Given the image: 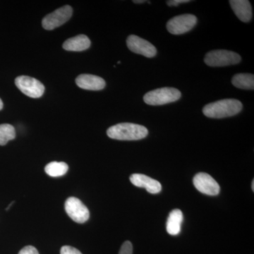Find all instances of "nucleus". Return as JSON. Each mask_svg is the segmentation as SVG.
Segmentation results:
<instances>
[{
	"label": "nucleus",
	"instance_id": "1",
	"mask_svg": "<svg viewBox=\"0 0 254 254\" xmlns=\"http://www.w3.org/2000/svg\"><path fill=\"white\" fill-rule=\"evenodd\" d=\"M107 134L110 138L120 141H137L143 139L148 134L145 127L133 123H120L110 127Z\"/></svg>",
	"mask_w": 254,
	"mask_h": 254
},
{
	"label": "nucleus",
	"instance_id": "2",
	"mask_svg": "<svg viewBox=\"0 0 254 254\" xmlns=\"http://www.w3.org/2000/svg\"><path fill=\"white\" fill-rule=\"evenodd\" d=\"M242 110V104L240 100L223 99L205 105L203 113L207 118L222 119L236 115Z\"/></svg>",
	"mask_w": 254,
	"mask_h": 254
},
{
	"label": "nucleus",
	"instance_id": "3",
	"mask_svg": "<svg viewBox=\"0 0 254 254\" xmlns=\"http://www.w3.org/2000/svg\"><path fill=\"white\" fill-rule=\"evenodd\" d=\"M181 96V92L177 88L165 87L148 92L143 96V101L147 105H163L176 102Z\"/></svg>",
	"mask_w": 254,
	"mask_h": 254
},
{
	"label": "nucleus",
	"instance_id": "4",
	"mask_svg": "<svg viewBox=\"0 0 254 254\" xmlns=\"http://www.w3.org/2000/svg\"><path fill=\"white\" fill-rule=\"evenodd\" d=\"M240 55L234 52L225 50H217L209 52L205 55L204 63L209 66L219 67L237 64L241 62Z\"/></svg>",
	"mask_w": 254,
	"mask_h": 254
},
{
	"label": "nucleus",
	"instance_id": "5",
	"mask_svg": "<svg viewBox=\"0 0 254 254\" xmlns=\"http://www.w3.org/2000/svg\"><path fill=\"white\" fill-rule=\"evenodd\" d=\"M15 84L23 94L32 98H41L45 86L41 81L28 76H20L15 79Z\"/></svg>",
	"mask_w": 254,
	"mask_h": 254
},
{
	"label": "nucleus",
	"instance_id": "6",
	"mask_svg": "<svg viewBox=\"0 0 254 254\" xmlns=\"http://www.w3.org/2000/svg\"><path fill=\"white\" fill-rule=\"evenodd\" d=\"M196 23L197 18L194 15H179L169 20L167 23V29L171 34L182 35L193 29Z\"/></svg>",
	"mask_w": 254,
	"mask_h": 254
},
{
	"label": "nucleus",
	"instance_id": "7",
	"mask_svg": "<svg viewBox=\"0 0 254 254\" xmlns=\"http://www.w3.org/2000/svg\"><path fill=\"white\" fill-rule=\"evenodd\" d=\"M73 9L69 5H66L63 7L55 10L51 14L47 15L42 21L43 27L48 31L54 30L60 27L64 23L68 21L72 16Z\"/></svg>",
	"mask_w": 254,
	"mask_h": 254
},
{
	"label": "nucleus",
	"instance_id": "8",
	"mask_svg": "<svg viewBox=\"0 0 254 254\" xmlns=\"http://www.w3.org/2000/svg\"><path fill=\"white\" fill-rule=\"evenodd\" d=\"M64 206L68 216L77 223H84L89 218V210L77 198L70 197L65 202Z\"/></svg>",
	"mask_w": 254,
	"mask_h": 254
},
{
	"label": "nucleus",
	"instance_id": "9",
	"mask_svg": "<svg viewBox=\"0 0 254 254\" xmlns=\"http://www.w3.org/2000/svg\"><path fill=\"white\" fill-rule=\"evenodd\" d=\"M127 45L131 52L136 54L143 55L145 58H154L157 54L156 48L153 44L135 35L128 37Z\"/></svg>",
	"mask_w": 254,
	"mask_h": 254
},
{
	"label": "nucleus",
	"instance_id": "10",
	"mask_svg": "<svg viewBox=\"0 0 254 254\" xmlns=\"http://www.w3.org/2000/svg\"><path fill=\"white\" fill-rule=\"evenodd\" d=\"M193 185L196 190L203 194L216 195L220 193V186L218 182L208 174L200 173L195 175Z\"/></svg>",
	"mask_w": 254,
	"mask_h": 254
},
{
	"label": "nucleus",
	"instance_id": "11",
	"mask_svg": "<svg viewBox=\"0 0 254 254\" xmlns=\"http://www.w3.org/2000/svg\"><path fill=\"white\" fill-rule=\"evenodd\" d=\"M130 181L132 185L140 188H145L147 191L152 194L160 193L162 190L161 184L160 182L141 174H133L130 177Z\"/></svg>",
	"mask_w": 254,
	"mask_h": 254
},
{
	"label": "nucleus",
	"instance_id": "12",
	"mask_svg": "<svg viewBox=\"0 0 254 254\" xmlns=\"http://www.w3.org/2000/svg\"><path fill=\"white\" fill-rule=\"evenodd\" d=\"M76 83L79 88L88 91H100L106 85L103 78L91 74L79 75L76 78Z\"/></svg>",
	"mask_w": 254,
	"mask_h": 254
},
{
	"label": "nucleus",
	"instance_id": "13",
	"mask_svg": "<svg viewBox=\"0 0 254 254\" xmlns=\"http://www.w3.org/2000/svg\"><path fill=\"white\" fill-rule=\"evenodd\" d=\"M230 4L240 21L247 23L252 18V8L248 0H230Z\"/></svg>",
	"mask_w": 254,
	"mask_h": 254
},
{
	"label": "nucleus",
	"instance_id": "14",
	"mask_svg": "<svg viewBox=\"0 0 254 254\" xmlns=\"http://www.w3.org/2000/svg\"><path fill=\"white\" fill-rule=\"evenodd\" d=\"M91 41L85 35H78L69 38L64 43L63 48L67 51L80 52L88 49Z\"/></svg>",
	"mask_w": 254,
	"mask_h": 254
},
{
	"label": "nucleus",
	"instance_id": "15",
	"mask_svg": "<svg viewBox=\"0 0 254 254\" xmlns=\"http://www.w3.org/2000/svg\"><path fill=\"white\" fill-rule=\"evenodd\" d=\"M183 222V214L179 209L173 210L169 215L167 221L166 229L171 235H177L181 231V225Z\"/></svg>",
	"mask_w": 254,
	"mask_h": 254
},
{
	"label": "nucleus",
	"instance_id": "16",
	"mask_svg": "<svg viewBox=\"0 0 254 254\" xmlns=\"http://www.w3.org/2000/svg\"><path fill=\"white\" fill-rule=\"evenodd\" d=\"M233 86L241 89H254V76L251 73H238L232 79Z\"/></svg>",
	"mask_w": 254,
	"mask_h": 254
},
{
	"label": "nucleus",
	"instance_id": "17",
	"mask_svg": "<svg viewBox=\"0 0 254 254\" xmlns=\"http://www.w3.org/2000/svg\"><path fill=\"white\" fill-rule=\"evenodd\" d=\"M68 166L64 162H51L46 165L45 171L50 177H58L64 175L67 173Z\"/></svg>",
	"mask_w": 254,
	"mask_h": 254
},
{
	"label": "nucleus",
	"instance_id": "18",
	"mask_svg": "<svg viewBox=\"0 0 254 254\" xmlns=\"http://www.w3.org/2000/svg\"><path fill=\"white\" fill-rule=\"evenodd\" d=\"M16 137L14 127L9 124L0 125V145H4Z\"/></svg>",
	"mask_w": 254,
	"mask_h": 254
},
{
	"label": "nucleus",
	"instance_id": "19",
	"mask_svg": "<svg viewBox=\"0 0 254 254\" xmlns=\"http://www.w3.org/2000/svg\"><path fill=\"white\" fill-rule=\"evenodd\" d=\"M133 254V246L129 241H126L121 247L119 254Z\"/></svg>",
	"mask_w": 254,
	"mask_h": 254
},
{
	"label": "nucleus",
	"instance_id": "20",
	"mask_svg": "<svg viewBox=\"0 0 254 254\" xmlns=\"http://www.w3.org/2000/svg\"><path fill=\"white\" fill-rule=\"evenodd\" d=\"M60 254H82L81 252L74 248V247H70V246H64L62 247L60 251Z\"/></svg>",
	"mask_w": 254,
	"mask_h": 254
},
{
	"label": "nucleus",
	"instance_id": "21",
	"mask_svg": "<svg viewBox=\"0 0 254 254\" xmlns=\"http://www.w3.org/2000/svg\"><path fill=\"white\" fill-rule=\"evenodd\" d=\"M18 254H39L38 250L33 246H27L20 251Z\"/></svg>",
	"mask_w": 254,
	"mask_h": 254
},
{
	"label": "nucleus",
	"instance_id": "22",
	"mask_svg": "<svg viewBox=\"0 0 254 254\" xmlns=\"http://www.w3.org/2000/svg\"><path fill=\"white\" fill-rule=\"evenodd\" d=\"M190 1V0H171V1H167V4L170 6H175L182 3H188Z\"/></svg>",
	"mask_w": 254,
	"mask_h": 254
},
{
	"label": "nucleus",
	"instance_id": "23",
	"mask_svg": "<svg viewBox=\"0 0 254 254\" xmlns=\"http://www.w3.org/2000/svg\"><path fill=\"white\" fill-rule=\"evenodd\" d=\"M133 2L134 3H136V4H142V3H144L145 2V0H141V1H138V0H137V1H136V0H134V1H133Z\"/></svg>",
	"mask_w": 254,
	"mask_h": 254
},
{
	"label": "nucleus",
	"instance_id": "24",
	"mask_svg": "<svg viewBox=\"0 0 254 254\" xmlns=\"http://www.w3.org/2000/svg\"><path fill=\"white\" fill-rule=\"evenodd\" d=\"M3 108V103L2 101H1V98H0V110L2 109Z\"/></svg>",
	"mask_w": 254,
	"mask_h": 254
},
{
	"label": "nucleus",
	"instance_id": "25",
	"mask_svg": "<svg viewBox=\"0 0 254 254\" xmlns=\"http://www.w3.org/2000/svg\"><path fill=\"white\" fill-rule=\"evenodd\" d=\"M252 190L254 191V180L252 182Z\"/></svg>",
	"mask_w": 254,
	"mask_h": 254
}]
</instances>
